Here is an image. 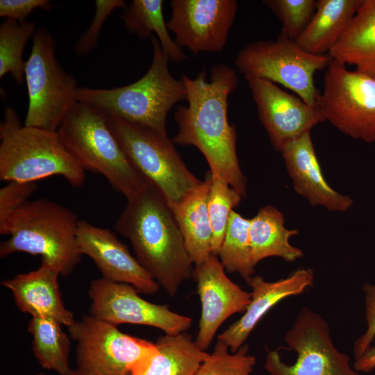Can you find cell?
Instances as JSON below:
<instances>
[{"label": "cell", "mask_w": 375, "mask_h": 375, "mask_svg": "<svg viewBox=\"0 0 375 375\" xmlns=\"http://www.w3.org/2000/svg\"><path fill=\"white\" fill-rule=\"evenodd\" d=\"M181 78L188 106H178L174 112L178 133L174 144L195 147L205 157L211 174L244 196L247 182L237 155L236 128L228 119V99L238 83L235 71L218 64L212 67L209 80L205 68L193 79L186 75Z\"/></svg>", "instance_id": "cell-1"}, {"label": "cell", "mask_w": 375, "mask_h": 375, "mask_svg": "<svg viewBox=\"0 0 375 375\" xmlns=\"http://www.w3.org/2000/svg\"><path fill=\"white\" fill-rule=\"evenodd\" d=\"M116 222L117 233L130 242L142 267L171 297L193 274L194 265L167 201L146 178Z\"/></svg>", "instance_id": "cell-2"}, {"label": "cell", "mask_w": 375, "mask_h": 375, "mask_svg": "<svg viewBox=\"0 0 375 375\" xmlns=\"http://www.w3.org/2000/svg\"><path fill=\"white\" fill-rule=\"evenodd\" d=\"M78 222L76 215L62 204L44 197L29 200L0 224V233L10 236L0 244V256L17 252L40 256L41 262L67 276L83 256Z\"/></svg>", "instance_id": "cell-3"}, {"label": "cell", "mask_w": 375, "mask_h": 375, "mask_svg": "<svg viewBox=\"0 0 375 375\" xmlns=\"http://www.w3.org/2000/svg\"><path fill=\"white\" fill-rule=\"evenodd\" d=\"M153 57L146 74L137 81L112 89L78 87L76 99L126 122L167 136L166 119L178 101L186 99L183 79H176L168 68L169 60L158 38L150 37Z\"/></svg>", "instance_id": "cell-4"}, {"label": "cell", "mask_w": 375, "mask_h": 375, "mask_svg": "<svg viewBox=\"0 0 375 375\" xmlns=\"http://www.w3.org/2000/svg\"><path fill=\"white\" fill-rule=\"evenodd\" d=\"M57 133L68 152L83 168L103 175L127 200L144 187L146 178L131 164L110 129L101 110L76 101Z\"/></svg>", "instance_id": "cell-5"}, {"label": "cell", "mask_w": 375, "mask_h": 375, "mask_svg": "<svg viewBox=\"0 0 375 375\" xmlns=\"http://www.w3.org/2000/svg\"><path fill=\"white\" fill-rule=\"evenodd\" d=\"M0 180L35 182L61 176L74 188L85 183L83 168L57 132L22 126L15 110L6 107L0 124Z\"/></svg>", "instance_id": "cell-6"}, {"label": "cell", "mask_w": 375, "mask_h": 375, "mask_svg": "<svg viewBox=\"0 0 375 375\" xmlns=\"http://www.w3.org/2000/svg\"><path fill=\"white\" fill-rule=\"evenodd\" d=\"M67 329L77 343V370L85 375H143L158 353L155 343L90 315Z\"/></svg>", "instance_id": "cell-7"}, {"label": "cell", "mask_w": 375, "mask_h": 375, "mask_svg": "<svg viewBox=\"0 0 375 375\" xmlns=\"http://www.w3.org/2000/svg\"><path fill=\"white\" fill-rule=\"evenodd\" d=\"M107 121L131 164L160 190L170 207L201 183L186 167L168 136L115 117L107 115Z\"/></svg>", "instance_id": "cell-8"}, {"label": "cell", "mask_w": 375, "mask_h": 375, "mask_svg": "<svg viewBox=\"0 0 375 375\" xmlns=\"http://www.w3.org/2000/svg\"><path fill=\"white\" fill-rule=\"evenodd\" d=\"M24 75L28 94L24 126L57 132L77 101L78 87L76 78L57 60L54 38L44 28L33 36Z\"/></svg>", "instance_id": "cell-9"}, {"label": "cell", "mask_w": 375, "mask_h": 375, "mask_svg": "<svg viewBox=\"0 0 375 375\" xmlns=\"http://www.w3.org/2000/svg\"><path fill=\"white\" fill-rule=\"evenodd\" d=\"M331 58L301 49L294 40L281 35L276 40L251 42L238 53L235 65L246 79L261 78L278 83L306 103L317 106L320 91L314 75L326 69Z\"/></svg>", "instance_id": "cell-10"}, {"label": "cell", "mask_w": 375, "mask_h": 375, "mask_svg": "<svg viewBox=\"0 0 375 375\" xmlns=\"http://www.w3.org/2000/svg\"><path fill=\"white\" fill-rule=\"evenodd\" d=\"M325 121L365 142H375V76L331 58L317 103Z\"/></svg>", "instance_id": "cell-11"}, {"label": "cell", "mask_w": 375, "mask_h": 375, "mask_svg": "<svg viewBox=\"0 0 375 375\" xmlns=\"http://www.w3.org/2000/svg\"><path fill=\"white\" fill-rule=\"evenodd\" d=\"M284 340L297 359L288 365L277 350H267L265 369L269 375H361L334 345L327 321L308 307L301 309Z\"/></svg>", "instance_id": "cell-12"}, {"label": "cell", "mask_w": 375, "mask_h": 375, "mask_svg": "<svg viewBox=\"0 0 375 375\" xmlns=\"http://www.w3.org/2000/svg\"><path fill=\"white\" fill-rule=\"evenodd\" d=\"M133 285L104 278L93 280L88 294L90 315L116 326L121 324L146 325L167 335L186 332L192 319L171 310L168 306L144 300Z\"/></svg>", "instance_id": "cell-13"}, {"label": "cell", "mask_w": 375, "mask_h": 375, "mask_svg": "<svg viewBox=\"0 0 375 375\" xmlns=\"http://www.w3.org/2000/svg\"><path fill=\"white\" fill-rule=\"evenodd\" d=\"M169 31L194 54L222 51L238 10L235 0H172Z\"/></svg>", "instance_id": "cell-14"}, {"label": "cell", "mask_w": 375, "mask_h": 375, "mask_svg": "<svg viewBox=\"0 0 375 375\" xmlns=\"http://www.w3.org/2000/svg\"><path fill=\"white\" fill-rule=\"evenodd\" d=\"M247 81L259 119L276 150L280 151L288 141L325 122L317 106L308 104L275 83L261 78Z\"/></svg>", "instance_id": "cell-15"}, {"label": "cell", "mask_w": 375, "mask_h": 375, "mask_svg": "<svg viewBox=\"0 0 375 375\" xmlns=\"http://www.w3.org/2000/svg\"><path fill=\"white\" fill-rule=\"evenodd\" d=\"M192 276L197 283L201 307L194 340L199 349L206 351L224 321L246 310L251 300V292L241 288L226 276L223 264L213 254L194 266Z\"/></svg>", "instance_id": "cell-16"}, {"label": "cell", "mask_w": 375, "mask_h": 375, "mask_svg": "<svg viewBox=\"0 0 375 375\" xmlns=\"http://www.w3.org/2000/svg\"><path fill=\"white\" fill-rule=\"evenodd\" d=\"M77 240L81 253L92 260L102 278L131 285L146 294L158 291V283L110 229L79 220Z\"/></svg>", "instance_id": "cell-17"}, {"label": "cell", "mask_w": 375, "mask_h": 375, "mask_svg": "<svg viewBox=\"0 0 375 375\" xmlns=\"http://www.w3.org/2000/svg\"><path fill=\"white\" fill-rule=\"evenodd\" d=\"M251 287V300L242 316L218 336L231 352L237 351L249 338L261 319L282 300L303 293L314 283L310 268H299L288 276L267 281L260 276L247 281Z\"/></svg>", "instance_id": "cell-18"}, {"label": "cell", "mask_w": 375, "mask_h": 375, "mask_svg": "<svg viewBox=\"0 0 375 375\" xmlns=\"http://www.w3.org/2000/svg\"><path fill=\"white\" fill-rule=\"evenodd\" d=\"M280 152L295 192L306 198L312 206H322L335 212L346 211L351 207V198L334 190L325 180L310 132L288 141Z\"/></svg>", "instance_id": "cell-19"}, {"label": "cell", "mask_w": 375, "mask_h": 375, "mask_svg": "<svg viewBox=\"0 0 375 375\" xmlns=\"http://www.w3.org/2000/svg\"><path fill=\"white\" fill-rule=\"evenodd\" d=\"M59 272L41 262L39 268L19 274L1 281L8 289L17 308L32 317L54 319L69 326L74 322L73 313L62 302L58 285Z\"/></svg>", "instance_id": "cell-20"}, {"label": "cell", "mask_w": 375, "mask_h": 375, "mask_svg": "<svg viewBox=\"0 0 375 375\" xmlns=\"http://www.w3.org/2000/svg\"><path fill=\"white\" fill-rule=\"evenodd\" d=\"M212 182L210 171L201 183L171 208L194 266L212 254V228L208 199Z\"/></svg>", "instance_id": "cell-21"}, {"label": "cell", "mask_w": 375, "mask_h": 375, "mask_svg": "<svg viewBox=\"0 0 375 375\" xmlns=\"http://www.w3.org/2000/svg\"><path fill=\"white\" fill-rule=\"evenodd\" d=\"M363 0H317L315 12L294 40L306 52L328 55L340 40Z\"/></svg>", "instance_id": "cell-22"}, {"label": "cell", "mask_w": 375, "mask_h": 375, "mask_svg": "<svg viewBox=\"0 0 375 375\" xmlns=\"http://www.w3.org/2000/svg\"><path fill=\"white\" fill-rule=\"evenodd\" d=\"M330 57L375 76V0H363Z\"/></svg>", "instance_id": "cell-23"}, {"label": "cell", "mask_w": 375, "mask_h": 375, "mask_svg": "<svg viewBox=\"0 0 375 375\" xmlns=\"http://www.w3.org/2000/svg\"><path fill=\"white\" fill-rule=\"evenodd\" d=\"M283 213L272 206L261 208L250 219L249 231L252 258L256 265L265 258L277 256L287 262H294L303 256V251L290 243L298 234L296 229L285 227Z\"/></svg>", "instance_id": "cell-24"}, {"label": "cell", "mask_w": 375, "mask_h": 375, "mask_svg": "<svg viewBox=\"0 0 375 375\" xmlns=\"http://www.w3.org/2000/svg\"><path fill=\"white\" fill-rule=\"evenodd\" d=\"M162 0H133L124 8L122 19L126 29L141 39L156 35L169 60L181 62L187 59L182 48L169 33L163 15Z\"/></svg>", "instance_id": "cell-25"}, {"label": "cell", "mask_w": 375, "mask_h": 375, "mask_svg": "<svg viewBox=\"0 0 375 375\" xmlns=\"http://www.w3.org/2000/svg\"><path fill=\"white\" fill-rule=\"evenodd\" d=\"M155 344L158 353L143 375H195L208 354L186 332L165 334Z\"/></svg>", "instance_id": "cell-26"}, {"label": "cell", "mask_w": 375, "mask_h": 375, "mask_svg": "<svg viewBox=\"0 0 375 375\" xmlns=\"http://www.w3.org/2000/svg\"><path fill=\"white\" fill-rule=\"evenodd\" d=\"M58 322L45 317H32L28 330L33 336L34 356L46 369L67 375L71 370L69 364L70 341Z\"/></svg>", "instance_id": "cell-27"}, {"label": "cell", "mask_w": 375, "mask_h": 375, "mask_svg": "<svg viewBox=\"0 0 375 375\" xmlns=\"http://www.w3.org/2000/svg\"><path fill=\"white\" fill-rule=\"evenodd\" d=\"M250 219L233 210L217 256L225 270L238 273L246 281L255 273L249 231Z\"/></svg>", "instance_id": "cell-28"}, {"label": "cell", "mask_w": 375, "mask_h": 375, "mask_svg": "<svg viewBox=\"0 0 375 375\" xmlns=\"http://www.w3.org/2000/svg\"><path fill=\"white\" fill-rule=\"evenodd\" d=\"M33 22L20 23L6 19L0 26V78L10 73L19 85L24 81L26 61L23 52L28 39L34 35Z\"/></svg>", "instance_id": "cell-29"}, {"label": "cell", "mask_w": 375, "mask_h": 375, "mask_svg": "<svg viewBox=\"0 0 375 375\" xmlns=\"http://www.w3.org/2000/svg\"><path fill=\"white\" fill-rule=\"evenodd\" d=\"M211 175L208 210L212 233V254L217 256L231 212L239 205L242 196L224 179L217 174Z\"/></svg>", "instance_id": "cell-30"}, {"label": "cell", "mask_w": 375, "mask_h": 375, "mask_svg": "<svg viewBox=\"0 0 375 375\" xmlns=\"http://www.w3.org/2000/svg\"><path fill=\"white\" fill-rule=\"evenodd\" d=\"M249 345L243 344L237 351L218 340L212 353H208L195 375H251L256 358L249 354Z\"/></svg>", "instance_id": "cell-31"}, {"label": "cell", "mask_w": 375, "mask_h": 375, "mask_svg": "<svg viewBox=\"0 0 375 375\" xmlns=\"http://www.w3.org/2000/svg\"><path fill=\"white\" fill-rule=\"evenodd\" d=\"M262 2L281 22L279 35L292 40H295L307 27L317 7L315 0H265Z\"/></svg>", "instance_id": "cell-32"}, {"label": "cell", "mask_w": 375, "mask_h": 375, "mask_svg": "<svg viewBox=\"0 0 375 375\" xmlns=\"http://www.w3.org/2000/svg\"><path fill=\"white\" fill-rule=\"evenodd\" d=\"M123 0H97L95 13L90 27L77 40L74 51L78 56L88 54L98 43L99 34L103 25L108 16L117 8H125Z\"/></svg>", "instance_id": "cell-33"}, {"label": "cell", "mask_w": 375, "mask_h": 375, "mask_svg": "<svg viewBox=\"0 0 375 375\" xmlns=\"http://www.w3.org/2000/svg\"><path fill=\"white\" fill-rule=\"evenodd\" d=\"M35 182L10 181L0 190V224L29 201L36 191Z\"/></svg>", "instance_id": "cell-34"}, {"label": "cell", "mask_w": 375, "mask_h": 375, "mask_svg": "<svg viewBox=\"0 0 375 375\" xmlns=\"http://www.w3.org/2000/svg\"><path fill=\"white\" fill-rule=\"evenodd\" d=\"M366 330L353 344L355 359L360 357L375 340V284L365 283L363 286Z\"/></svg>", "instance_id": "cell-35"}, {"label": "cell", "mask_w": 375, "mask_h": 375, "mask_svg": "<svg viewBox=\"0 0 375 375\" xmlns=\"http://www.w3.org/2000/svg\"><path fill=\"white\" fill-rule=\"evenodd\" d=\"M49 2L47 0H1L0 16L24 23L33 10L50 9Z\"/></svg>", "instance_id": "cell-36"}, {"label": "cell", "mask_w": 375, "mask_h": 375, "mask_svg": "<svg viewBox=\"0 0 375 375\" xmlns=\"http://www.w3.org/2000/svg\"><path fill=\"white\" fill-rule=\"evenodd\" d=\"M353 367L360 373L373 371L375 369V346H371L360 357L355 359Z\"/></svg>", "instance_id": "cell-37"}, {"label": "cell", "mask_w": 375, "mask_h": 375, "mask_svg": "<svg viewBox=\"0 0 375 375\" xmlns=\"http://www.w3.org/2000/svg\"><path fill=\"white\" fill-rule=\"evenodd\" d=\"M67 375H85L78 371L77 369H71Z\"/></svg>", "instance_id": "cell-38"}, {"label": "cell", "mask_w": 375, "mask_h": 375, "mask_svg": "<svg viewBox=\"0 0 375 375\" xmlns=\"http://www.w3.org/2000/svg\"><path fill=\"white\" fill-rule=\"evenodd\" d=\"M37 375H47V374H45L44 373H39Z\"/></svg>", "instance_id": "cell-39"}]
</instances>
